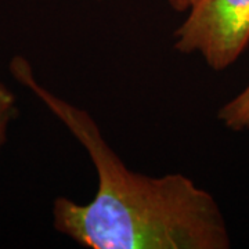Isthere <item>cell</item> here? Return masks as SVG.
<instances>
[{"instance_id": "1", "label": "cell", "mask_w": 249, "mask_h": 249, "mask_svg": "<svg viewBox=\"0 0 249 249\" xmlns=\"http://www.w3.org/2000/svg\"><path fill=\"white\" fill-rule=\"evenodd\" d=\"M9 70L80 142L97 173V191L90 202L54 199L55 231L89 249L231 247L224 214L211 193L181 173L152 178L127 168L94 118L45 88L25 57H13Z\"/></svg>"}, {"instance_id": "2", "label": "cell", "mask_w": 249, "mask_h": 249, "mask_svg": "<svg viewBox=\"0 0 249 249\" xmlns=\"http://www.w3.org/2000/svg\"><path fill=\"white\" fill-rule=\"evenodd\" d=\"M186 14L175 50L201 55L211 70H227L249 46V0H196Z\"/></svg>"}, {"instance_id": "3", "label": "cell", "mask_w": 249, "mask_h": 249, "mask_svg": "<svg viewBox=\"0 0 249 249\" xmlns=\"http://www.w3.org/2000/svg\"><path fill=\"white\" fill-rule=\"evenodd\" d=\"M220 124L231 132L249 130V83L217 111Z\"/></svg>"}, {"instance_id": "4", "label": "cell", "mask_w": 249, "mask_h": 249, "mask_svg": "<svg viewBox=\"0 0 249 249\" xmlns=\"http://www.w3.org/2000/svg\"><path fill=\"white\" fill-rule=\"evenodd\" d=\"M17 116V98L14 93L0 80V152L7 140L9 127Z\"/></svg>"}, {"instance_id": "5", "label": "cell", "mask_w": 249, "mask_h": 249, "mask_svg": "<svg viewBox=\"0 0 249 249\" xmlns=\"http://www.w3.org/2000/svg\"><path fill=\"white\" fill-rule=\"evenodd\" d=\"M166 1L172 7V10H175L178 13H186L196 0H166Z\"/></svg>"}]
</instances>
